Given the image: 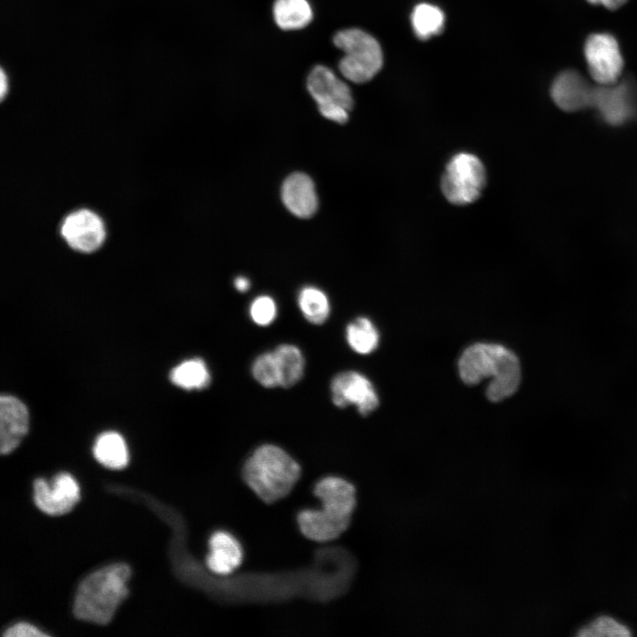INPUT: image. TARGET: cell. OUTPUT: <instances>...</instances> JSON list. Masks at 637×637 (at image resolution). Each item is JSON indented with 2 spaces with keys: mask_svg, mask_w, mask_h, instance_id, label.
Masks as SVG:
<instances>
[{
  "mask_svg": "<svg viewBox=\"0 0 637 637\" xmlns=\"http://www.w3.org/2000/svg\"><path fill=\"white\" fill-rule=\"evenodd\" d=\"M319 509L303 510L297 516L302 533L308 539L325 542L342 535L349 527L356 507V488L349 481L327 476L314 487Z\"/></svg>",
  "mask_w": 637,
  "mask_h": 637,
  "instance_id": "cell-1",
  "label": "cell"
},
{
  "mask_svg": "<svg viewBox=\"0 0 637 637\" xmlns=\"http://www.w3.org/2000/svg\"><path fill=\"white\" fill-rule=\"evenodd\" d=\"M462 380L476 385L490 379L487 397L500 402L513 395L518 388L521 369L517 356L507 348L494 343H476L468 347L458 361Z\"/></svg>",
  "mask_w": 637,
  "mask_h": 637,
  "instance_id": "cell-2",
  "label": "cell"
},
{
  "mask_svg": "<svg viewBox=\"0 0 637 637\" xmlns=\"http://www.w3.org/2000/svg\"><path fill=\"white\" fill-rule=\"evenodd\" d=\"M130 569L125 564L105 566L87 576L79 585L73 611L81 620L106 625L127 596Z\"/></svg>",
  "mask_w": 637,
  "mask_h": 637,
  "instance_id": "cell-3",
  "label": "cell"
},
{
  "mask_svg": "<svg viewBox=\"0 0 637 637\" xmlns=\"http://www.w3.org/2000/svg\"><path fill=\"white\" fill-rule=\"evenodd\" d=\"M242 473L248 487L262 501L272 503L290 493L301 475V467L280 447L264 444L247 458Z\"/></svg>",
  "mask_w": 637,
  "mask_h": 637,
  "instance_id": "cell-4",
  "label": "cell"
},
{
  "mask_svg": "<svg viewBox=\"0 0 637 637\" xmlns=\"http://www.w3.org/2000/svg\"><path fill=\"white\" fill-rule=\"evenodd\" d=\"M334 44L344 53L339 62V70L352 82L369 81L382 67L381 48L378 41L364 30H340L334 36Z\"/></svg>",
  "mask_w": 637,
  "mask_h": 637,
  "instance_id": "cell-5",
  "label": "cell"
},
{
  "mask_svg": "<svg viewBox=\"0 0 637 637\" xmlns=\"http://www.w3.org/2000/svg\"><path fill=\"white\" fill-rule=\"evenodd\" d=\"M486 185V171L480 159L467 152L451 157L441 180L445 198L455 205L475 202Z\"/></svg>",
  "mask_w": 637,
  "mask_h": 637,
  "instance_id": "cell-6",
  "label": "cell"
},
{
  "mask_svg": "<svg viewBox=\"0 0 637 637\" xmlns=\"http://www.w3.org/2000/svg\"><path fill=\"white\" fill-rule=\"evenodd\" d=\"M584 56L591 77L599 85L618 82L624 61L618 41L607 33L589 35L584 45Z\"/></svg>",
  "mask_w": 637,
  "mask_h": 637,
  "instance_id": "cell-7",
  "label": "cell"
},
{
  "mask_svg": "<svg viewBox=\"0 0 637 637\" xmlns=\"http://www.w3.org/2000/svg\"><path fill=\"white\" fill-rule=\"evenodd\" d=\"M333 403L338 408L355 405L358 412L366 416L379 405V397L372 382L355 371L336 374L330 384Z\"/></svg>",
  "mask_w": 637,
  "mask_h": 637,
  "instance_id": "cell-8",
  "label": "cell"
},
{
  "mask_svg": "<svg viewBox=\"0 0 637 637\" xmlns=\"http://www.w3.org/2000/svg\"><path fill=\"white\" fill-rule=\"evenodd\" d=\"M60 234L73 249L90 253L96 250L105 238L104 224L101 218L88 209L68 214L60 226Z\"/></svg>",
  "mask_w": 637,
  "mask_h": 637,
  "instance_id": "cell-9",
  "label": "cell"
},
{
  "mask_svg": "<svg viewBox=\"0 0 637 637\" xmlns=\"http://www.w3.org/2000/svg\"><path fill=\"white\" fill-rule=\"evenodd\" d=\"M79 486L66 472L56 475L51 486L44 479L34 481V501L42 512L58 516L71 510L79 501Z\"/></svg>",
  "mask_w": 637,
  "mask_h": 637,
  "instance_id": "cell-10",
  "label": "cell"
},
{
  "mask_svg": "<svg viewBox=\"0 0 637 637\" xmlns=\"http://www.w3.org/2000/svg\"><path fill=\"white\" fill-rule=\"evenodd\" d=\"M592 106L609 124H623L634 113L633 88L630 83L619 81L610 85H600L594 89Z\"/></svg>",
  "mask_w": 637,
  "mask_h": 637,
  "instance_id": "cell-11",
  "label": "cell"
},
{
  "mask_svg": "<svg viewBox=\"0 0 637 637\" xmlns=\"http://www.w3.org/2000/svg\"><path fill=\"white\" fill-rule=\"evenodd\" d=\"M307 88L318 109L336 106L349 111L353 108L350 88L325 65H316L311 71L307 78Z\"/></svg>",
  "mask_w": 637,
  "mask_h": 637,
  "instance_id": "cell-12",
  "label": "cell"
},
{
  "mask_svg": "<svg viewBox=\"0 0 637 637\" xmlns=\"http://www.w3.org/2000/svg\"><path fill=\"white\" fill-rule=\"evenodd\" d=\"M594 89L578 72L566 70L554 80L550 95L557 107L570 112L592 106Z\"/></svg>",
  "mask_w": 637,
  "mask_h": 637,
  "instance_id": "cell-13",
  "label": "cell"
},
{
  "mask_svg": "<svg viewBox=\"0 0 637 637\" xmlns=\"http://www.w3.org/2000/svg\"><path fill=\"white\" fill-rule=\"evenodd\" d=\"M28 429V411L18 398L3 395L0 397V452H12Z\"/></svg>",
  "mask_w": 637,
  "mask_h": 637,
  "instance_id": "cell-14",
  "label": "cell"
},
{
  "mask_svg": "<svg viewBox=\"0 0 637 637\" xmlns=\"http://www.w3.org/2000/svg\"><path fill=\"white\" fill-rule=\"evenodd\" d=\"M281 198L287 209L302 219L311 218L318 205L314 182L303 173H292L284 180Z\"/></svg>",
  "mask_w": 637,
  "mask_h": 637,
  "instance_id": "cell-15",
  "label": "cell"
},
{
  "mask_svg": "<svg viewBox=\"0 0 637 637\" xmlns=\"http://www.w3.org/2000/svg\"><path fill=\"white\" fill-rule=\"evenodd\" d=\"M242 561L240 542L226 531H217L209 540L207 567L214 573L227 575L237 569Z\"/></svg>",
  "mask_w": 637,
  "mask_h": 637,
  "instance_id": "cell-16",
  "label": "cell"
},
{
  "mask_svg": "<svg viewBox=\"0 0 637 637\" xmlns=\"http://www.w3.org/2000/svg\"><path fill=\"white\" fill-rule=\"evenodd\" d=\"M93 453L104 466L119 470L128 463V451L123 437L116 432H105L95 441Z\"/></svg>",
  "mask_w": 637,
  "mask_h": 637,
  "instance_id": "cell-17",
  "label": "cell"
},
{
  "mask_svg": "<svg viewBox=\"0 0 637 637\" xmlns=\"http://www.w3.org/2000/svg\"><path fill=\"white\" fill-rule=\"evenodd\" d=\"M272 13L275 23L283 30L303 28L313 18L312 8L307 0H276Z\"/></svg>",
  "mask_w": 637,
  "mask_h": 637,
  "instance_id": "cell-18",
  "label": "cell"
},
{
  "mask_svg": "<svg viewBox=\"0 0 637 637\" xmlns=\"http://www.w3.org/2000/svg\"><path fill=\"white\" fill-rule=\"evenodd\" d=\"M273 354L277 362L280 387L290 388L303 376L305 361L298 347L284 343L279 345Z\"/></svg>",
  "mask_w": 637,
  "mask_h": 637,
  "instance_id": "cell-19",
  "label": "cell"
},
{
  "mask_svg": "<svg viewBox=\"0 0 637 637\" xmlns=\"http://www.w3.org/2000/svg\"><path fill=\"white\" fill-rule=\"evenodd\" d=\"M170 379L173 384L187 390L203 389L211 380L205 362L198 357L179 364L172 370Z\"/></svg>",
  "mask_w": 637,
  "mask_h": 637,
  "instance_id": "cell-20",
  "label": "cell"
},
{
  "mask_svg": "<svg viewBox=\"0 0 637 637\" xmlns=\"http://www.w3.org/2000/svg\"><path fill=\"white\" fill-rule=\"evenodd\" d=\"M411 25L415 35L421 40H426L438 35L444 27V13L430 4H419L412 11Z\"/></svg>",
  "mask_w": 637,
  "mask_h": 637,
  "instance_id": "cell-21",
  "label": "cell"
},
{
  "mask_svg": "<svg viewBox=\"0 0 637 637\" xmlns=\"http://www.w3.org/2000/svg\"><path fill=\"white\" fill-rule=\"evenodd\" d=\"M298 306L303 317L311 324L321 325L330 314V303L326 295L318 288L308 286L298 295Z\"/></svg>",
  "mask_w": 637,
  "mask_h": 637,
  "instance_id": "cell-22",
  "label": "cell"
},
{
  "mask_svg": "<svg viewBox=\"0 0 637 637\" xmlns=\"http://www.w3.org/2000/svg\"><path fill=\"white\" fill-rule=\"evenodd\" d=\"M346 338L355 352L365 355L377 348L379 332L369 318L359 317L348 325Z\"/></svg>",
  "mask_w": 637,
  "mask_h": 637,
  "instance_id": "cell-23",
  "label": "cell"
},
{
  "mask_svg": "<svg viewBox=\"0 0 637 637\" xmlns=\"http://www.w3.org/2000/svg\"><path fill=\"white\" fill-rule=\"evenodd\" d=\"M631 634L627 625L609 615L597 616L578 630V635L581 637H623Z\"/></svg>",
  "mask_w": 637,
  "mask_h": 637,
  "instance_id": "cell-24",
  "label": "cell"
},
{
  "mask_svg": "<svg viewBox=\"0 0 637 637\" xmlns=\"http://www.w3.org/2000/svg\"><path fill=\"white\" fill-rule=\"evenodd\" d=\"M254 379L265 388L280 386V376L273 351L260 354L251 366Z\"/></svg>",
  "mask_w": 637,
  "mask_h": 637,
  "instance_id": "cell-25",
  "label": "cell"
},
{
  "mask_svg": "<svg viewBox=\"0 0 637 637\" xmlns=\"http://www.w3.org/2000/svg\"><path fill=\"white\" fill-rule=\"evenodd\" d=\"M249 315L258 326L270 325L277 316V305L269 295L257 296L250 304Z\"/></svg>",
  "mask_w": 637,
  "mask_h": 637,
  "instance_id": "cell-26",
  "label": "cell"
},
{
  "mask_svg": "<svg viewBox=\"0 0 637 637\" xmlns=\"http://www.w3.org/2000/svg\"><path fill=\"white\" fill-rule=\"evenodd\" d=\"M4 637H44L48 634L27 623H18L6 629Z\"/></svg>",
  "mask_w": 637,
  "mask_h": 637,
  "instance_id": "cell-27",
  "label": "cell"
},
{
  "mask_svg": "<svg viewBox=\"0 0 637 637\" xmlns=\"http://www.w3.org/2000/svg\"><path fill=\"white\" fill-rule=\"evenodd\" d=\"M593 4H602L610 10L621 7L627 0H587Z\"/></svg>",
  "mask_w": 637,
  "mask_h": 637,
  "instance_id": "cell-28",
  "label": "cell"
},
{
  "mask_svg": "<svg viewBox=\"0 0 637 637\" xmlns=\"http://www.w3.org/2000/svg\"><path fill=\"white\" fill-rule=\"evenodd\" d=\"M234 284L235 288L240 292L247 291L250 286V282H249V279H247L243 276L237 277L234 280Z\"/></svg>",
  "mask_w": 637,
  "mask_h": 637,
  "instance_id": "cell-29",
  "label": "cell"
},
{
  "mask_svg": "<svg viewBox=\"0 0 637 637\" xmlns=\"http://www.w3.org/2000/svg\"><path fill=\"white\" fill-rule=\"evenodd\" d=\"M6 90H7L6 81L4 77V74H2V77H1V96H2V98L4 97Z\"/></svg>",
  "mask_w": 637,
  "mask_h": 637,
  "instance_id": "cell-30",
  "label": "cell"
}]
</instances>
